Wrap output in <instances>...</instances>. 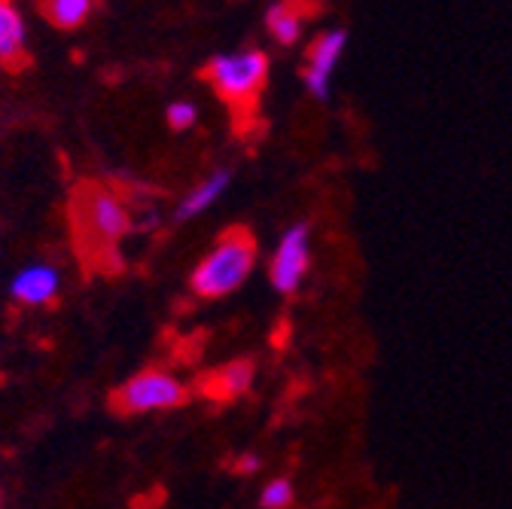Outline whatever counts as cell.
Listing matches in <instances>:
<instances>
[{"instance_id":"cell-12","label":"cell","mask_w":512,"mask_h":509,"mask_svg":"<svg viewBox=\"0 0 512 509\" xmlns=\"http://www.w3.org/2000/svg\"><path fill=\"white\" fill-rule=\"evenodd\" d=\"M269 31H272V37L278 40V43H284V46H290V43H296L299 40V34H302V22H299V13L293 10V7H287V4H275L272 10H269Z\"/></svg>"},{"instance_id":"cell-11","label":"cell","mask_w":512,"mask_h":509,"mask_svg":"<svg viewBox=\"0 0 512 509\" xmlns=\"http://www.w3.org/2000/svg\"><path fill=\"white\" fill-rule=\"evenodd\" d=\"M43 10L58 28H77L86 22L92 0H43Z\"/></svg>"},{"instance_id":"cell-6","label":"cell","mask_w":512,"mask_h":509,"mask_svg":"<svg viewBox=\"0 0 512 509\" xmlns=\"http://www.w3.org/2000/svg\"><path fill=\"white\" fill-rule=\"evenodd\" d=\"M345 43H348L345 31H327V34H320L311 46L308 68H305V86L320 101L330 98V77H333V68H336Z\"/></svg>"},{"instance_id":"cell-1","label":"cell","mask_w":512,"mask_h":509,"mask_svg":"<svg viewBox=\"0 0 512 509\" xmlns=\"http://www.w3.org/2000/svg\"><path fill=\"white\" fill-rule=\"evenodd\" d=\"M80 253L95 263H116V241L128 232V211L104 186H83L71 205Z\"/></svg>"},{"instance_id":"cell-4","label":"cell","mask_w":512,"mask_h":509,"mask_svg":"<svg viewBox=\"0 0 512 509\" xmlns=\"http://www.w3.org/2000/svg\"><path fill=\"white\" fill-rule=\"evenodd\" d=\"M186 403V388L177 378L159 369H147L135 378H128L125 385L113 394V406L119 412H153V409H174Z\"/></svg>"},{"instance_id":"cell-13","label":"cell","mask_w":512,"mask_h":509,"mask_svg":"<svg viewBox=\"0 0 512 509\" xmlns=\"http://www.w3.org/2000/svg\"><path fill=\"white\" fill-rule=\"evenodd\" d=\"M290 500H293V488H290V482H284V479H278V482H272L266 491H263V506L266 509H284V506H290Z\"/></svg>"},{"instance_id":"cell-5","label":"cell","mask_w":512,"mask_h":509,"mask_svg":"<svg viewBox=\"0 0 512 509\" xmlns=\"http://www.w3.org/2000/svg\"><path fill=\"white\" fill-rule=\"evenodd\" d=\"M305 269H308V226H293L284 235L275 260H272V284H275V290H281V293L296 290Z\"/></svg>"},{"instance_id":"cell-9","label":"cell","mask_w":512,"mask_h":509,"mask_svg":"<svg viewBox=\"0 0 512 509\" xmlns=\"http://www.w3.org/2000/svg\"><path fill=\"white\" fill-rule=\"evenodd\" d=\"M25 49V25L10 0H0V61H16Z\"/></svg>"},{"instance_id":"cell-7","label":"cell","mask_w":512,"mask_h":509,"mask_svg":"<svg viewBox=\"0 0 512 509\" xmlns=\"http://www.w3.org/2000/svg\"><path fill=\"white\" fill-rule=\"evenodd\" d=\"M58 293V272L49 266H34L16 275L13 281V296L28 305H46Z\"/></svg>"},{"instance_id":"cell-8","label":"cell","mask_w":512,"mask_h":509,"mask_svg":"<svg viewBox=\"0 0 512 509\" xmlns=\"http://www.w3.org/2000/svg\"><path fill=\"white\" fill-rule=\"evenodd\" d=\"M250 378H253V366L250 360H235L226 369L208 375L205 381V394L214 400H232L238 394H244L250 388Z\"/></svg>"},{"instance_id":"cell-15","label":"cell","mask_w":512,"mask_h":509,"mask_svg":"<svg viewBox=\"0 0 512 509\" xmlns=\"http://www.w3.org/2000/svg\"><path fill=\"white\" fill-rule=\"evenodd\" d=\"M260 464H256V458H244V470H256Z\"/></svg>"},{"instance_id":"cell-14","label":"cell","mask_w":512,"mask_h":509,"mask_svg":"<svg viewBox=\"0 0 512 509\" xmlns=\"http://www.w3.org/2000/svg\"><path fill=\"white\" fill-rule=\"evenodd\" d=\"M192 122H196V107H192L189 101H174L168 107V125H171V129L183 132V129H189Z\"/></svg>"},{"instance_id":"cell-3","label":"cell","mask_w":512,"mask_h":509,"mask_svg":"<svg viewBox=\"0 0 512 509\" xmlns=\"http://www.w3.org/2000/svg\"><path fill=\"white\" fill-rule=\"evenodd\" d=\"M269 61L263 52H232V55H217L205 68V77L211 86L220 92L235 107H247L256 95H260L266 83Z\"/></svg>"},{"instance_id":"cell-10","label":"cell","mask_w":512,"mask_h":509,"mask_svg":"<svg viewBox=\"0 0 512 509\" xmlns=\"http://www.w3.org/2000/svg\"><path fill=\"white\" fill-rule=\"evenodd\" d=\"M226 186H229V174H226V171L211 174L202 186H196V189H192V193L183 199V205H180L177 217H180V220H189V217L202 214L205 208H211V205L220 199V193H223Z\"/></svg>"},{"instance_id":"cell-2","label":"cell","mask_w":512,"mask_h":509,"mask_svg":"<svg viewBox=\"0 0 512 509\" xmlns=\"http://www.w3.org/2000/svg\"><path fill=\"white\" fill-rule=\"evenodd\" d=\"M256 260V241L247 229H229L220 244L202 260V266L192 275V287L205 299L226 296L244 284Z\"/></svg>"}]
</instances>
